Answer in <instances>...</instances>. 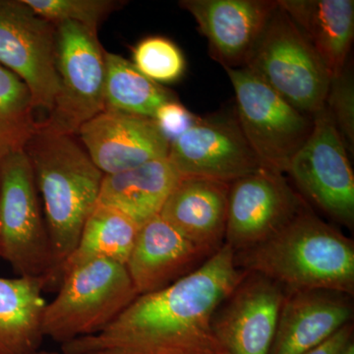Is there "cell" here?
<instances>
[{"label":"cell","mask_w":354,"mask_h":354,"mask_svg":"<svg viewBox=\"0 0 354 354\" xmlns=\"http://www.w3.org/2000/svg\"><path fill=\"white\" fill-rule=\"evenodd\" d=\"M247 272L223 245L194 271L138 295L106 328L62 344V354H223L214 314Z\"/></svg>","instance_id":"1"},{"label":"cell","mask_w":354,"mask_h":354,"mask_svg":"<svg viewBox=\"0 0 354 354\" xmlns=\"http://www.w3.org/2000/svg\"><path fill=\"white\" fill-rule=\"evenodd\" d=\"M235 264L271 279L286 292H354L353 241L307 209L269 239L235 252Z\"/></svg>","instance_id":"2"},{"label":"cell","mask_w":354,"mask_h":354,"mask_svg":"<svg viewBox=\"0 0 354 354\" xmlns=\"http://www.w3.org/2000/svg\"><path fill=\"white\" fill-rule=\"evenodd\" d=\"M25 151L43 198L53 261L51 286H59L60 269L97 205L104 174L71 135L50 131L39 123Z\"/></svg>","instance_id":"3"},{"label":"cell","mask_w":354,"mask_h":354,"mask_svg":"<svg viewBox=\"0 0 354 354\" xmlns=\"http://www.w3.org/2000/svg\"><path fill=\"white\" fill-rule=\"evenodd\" d=\"M138 297L124 264L95 260L64 274L57 297L46 304L44 337L62 344L106 328Z\"/></svg>","instance_id":"4"},{"label":"cell","mask_w":354,"mask_h":354,"mask_svg":"<svg viewBox=\"0 0 354 354\" xmlns=\"http://www.w3.org/2000/svg\"><path fill=\"white\" fill-rule=\"evenodd\" d=\"M0 257L19 276L43 279L51 286L50 239L25 149L0 158Z\"/></svg>","instance_id":"5"},{"label":"cell","mask_w":354,"mask_h":354,"mask_svg":"<svg viewBox=\"0 0 354 354\" xmlns=\"http://www.w3.org/2000/svg\"><path fill=\"white\" fill-rule=\"evenodd\" d=\"M245 67L298 111L325 108L332 77L279 4Z\"/></svg>","instance_id":"6"},{"label":"cell","mask_w":354,"mask_h":354,"mask_svg":"<svg viewBox=\"0 0 354 354\" xmlns=\"http://www.w3.org/2000/svg\"><path fill=\"white\" fill-rule=\"evenodd\" d=\"M225 71L247 142L265 169L286 174L291 158L311 134L313 116L291 106L246 67Z\"/></svg>","instance_id":"7"},{"label":"cell","mask_w":354,"mask_h":354,"mask_svg":"<svg viewBox=\"0 0 354 354\" xmlns=\"http://www.w3.org/2000/svg\"><path fill=\"white\" fill-rule=\"evenodd\" d=\"M55 67L59 91L48 120L39 125L73 136L106 109V62L97 32L73 22L55 25Z\"/></svg>","instance_id":"8"},{"label":"cell","mask_w":354,"mask_h":354,"mask_svg":"<svg viewBox=\"0 0 354 354\" xmlns=\"http://www.w3.org/2000/svg\"><path fill=\"white\" fill-rule=\"evenodd\" d=\"M309 138L291 158L286 174L302 194L327 215L351 227L354 221V176L348 150L324 108L313 115Z\"/></svg>","instance_id":"9"},{"label":"cell","mask_w":354,"mask_h":354,"mask_svg":"<svg viewBox=\"0 0 354 354\" xmlns=\"http://www.w3.org/2000/svg\"><path fill=\"white\" fill-rule=\"evenodd\" d=\"M0 64L24 81L35 108L50 113L59 91L55 25L23 0H0Z\"/></svg>","instance_id":"10"},{"label":"cell","mask_w":354,"mask_h":354,"mask_svg":"<svg viewBox=\"0 0 354 354\" xmlns=\"http://www.w3.org/2000/svg\"><path fill=\"white\" fill-rule=\"evenodd\" d=\"M305 209L285 174L262 167L230 183L225 243L234 252L257 245Z\"/></svg>","instance_id":"11"},{"label":"cell","mask_w":354,"mask_h":354,"mask_svg":"<svg viewBox=\"0 0 354 354\" xmlns=\"http://www.w3.org/2000/svg\"><path fill=\"white\" fill-rule=\"evenodd\" d=\"M167 160L180 177H202L232 183L262 169L242 132L236 114L200 116L169 145Z\"/></svg>","instance_id":"12"},{"label":"cell","mask_w":354,"mask_h":354,"mask_svg":"<svg viewBox=\"0 0 354 354\" xmlns=\"http://www.w3.org/2000/svg\"><path fill=\"white\" fill-rule=\"evenodd\" d=\"M285 295L278 283L247 272L214 314L223 354H270Z\"/></svg>","instance_id":"13"},{"label":"cell","mask_w":354,"mask_h":354,"mask_svg":"<svg viewBox=\"0 0 354 354\" xmlns=\"http://www.w3.org/2000/svg\"><path fill=\"white\" fill-rule=\"evenodd\" d=\"M223 68H241L259 43L278 7L274 0H183Z\"/></svg>","instance_id":"14"},{"label":"cell","mask_w":354,"mask_h":354,"mask_svg":"<svg viewBox=\"0 0 354 354\" xmlns=\"http://www.w3.org/2000/svg\"><path fill=\"white\" fill-rule=\"evenodd\" d=\"M77 134L104 176L129 171L169 155V142L155 120L145 116L104 109Z\"/></svg>","instance_id":"15"},{"label":"cell","mask_w":354,"mask_h":354,"mask_svg":"<svg viewBox=\"0 0 354 354\" xmlns=\"http://www.w3.org/2000/svg\"><path fill=\"white\" fill-rule=\"evenodd\" d=\"M349 295L329 290L286 292L270 354H304L351 323Z\"/></svg>","instance_id":"16"},{"label":"cell","mask_w":354,"mask_h":354,"mask_svg":"<svg viewBox=\"0 0 354 354\" xmlns=\"http://www.w3.org/2000/svg\"><path fill=\"white\" fill-rule=\"evenodd\" d=\"M230 185L202 177H181L160 216L211 256L225 239Z\"/></svg>","instance_id":"17"},{"label":"cell","mask_w":354,"mask_h":354,"mask_svg":"<svg viewBox=\"0 0 354 354\" xmlns=\"http://www.w3.org/2000/svg\"><path fill=\"white\" fill-rule=\"evenodd\" d=\"M206 255L160 215L140 227L127 267L137 295L162 290Z\"/></svg>","instance_id":"18"},{"label":"cell","mask_w":354,"mask_h":354,"mask_svg":"<svg viewBox=\"0 0 354 354\" xmlns=\"http://www.w3.org/2000/svg\"><path fill=\"white\" fill-rule=\"evenodd\" d=\"M330 77L348 64L354 38L353 0H278Z\"/></svg>","instance_id":"19"},{"label":"cell","mask_w":354,"mask_h":354,"mask_svg":"<svg viewBox=\"0 0 354 354\" xmlns=\"http://www.w3.org/2000/svg\"><path fill=\"white\" fill-rule=\"evenodd\" d=\"M181 177L167 158L102 178L97 204L118 209L140 227L160 215Z\"/></svg>","instance_id":"20"},{"label":"cell","mask_w":354,"mask_h":354,"mask_svg":"<svg viewBox=\"0 0 354 354\" xmlns=\"http://www.w3.org/2000/svg\"><path fill=\"white\" fill-rule=\"evenodd\" d=\"M44 288L43 279L0 278V353L29 354L41 349Z\"/></svg>","instance_id":"21"},{"label":"cell","mask_w":354,"mask_h":354,"mask_svg":"<svg viewBox=\"0 0 354 354\" xmlns=\"http://www.w3.org/2000/svg\"><path fill=\"white\" fill-rule=\"evenodd\" d=\"M140 225L118 209L97 204L88 216L73 252L59 272V285L70 270L95 260L127 264Z\"/></svg>","instance_id":"22"},{"label":"cell","mask_w":354,"mask_h":354,"mask_svg":"<svg viewBox=\"0 0 354 354\" xmlns=\"http://www.w3.org/2000/svg\"><path fill=\"white\" fill-rule=\"evenodd\" d=\"M106 109L153 118L158 109L176 95L153 82L120 55L104 51Z\"/></svg>","instance_id":"23"},{"label":"cell","mask_w":354,"mask_h":354,"mask_svg":"<svg viewBox=\"0 0 354 354\" xmlns=\"http://www.w3.org/2000/svg\"><path fill=\"white\" fill-rule=\"evenodd\" d=\"M34 109L24 81L0 64V158L25 149L38 127L32 118Z\"/></svg>","instance_id":"24"},{"label":"cell","mask_w":354,"mask_h":354,"mask_svg":"<svg viewBox=\"0 0 354 354\" xmlns=\"http://www.w3.org/2000/svg\"><path fill=\"white\" fill-rule=\"evenodd\" d=\"M132 64L147 78L160 84L176 82L186 68L183 51L171 39L149 37L133 50Z\"/></svg>","instance_id":"25"},{"label":"cell","mask_w":354,"mask_h":354,"mask_svg":"<svg viewBox=\"0 0 354 354\" xmlns=\"http://www.w3.org/2000/svg\"><path fill=\"white\" fill-rule=\"evenodd\" d=\"M37 15L53 25L73 22L97 32L100 23L120 6L111 0H23Z\"/></svg>","instance_id":"26"},{"label":"cell","mask_w":354,"mask_h":354,"mask_svg":"<svg viewBox=\"0 0 354 354\" xmlns=\"http://www.w3.org/2000/svg\"><path fill=\"white\" fill-rule=\"evenodd\" d=\"M351 62L341 74L330 79L325 109L341 135L348 152L354 149V80Z\"/></svg>","instance_id":"27"},{"label":"cell","mask_w":354,"mask_h":354,"mask_svg":"<svg viewBox=\"0 0 354 354\" xmlns=\"http://www.w3.org/2000/svg\"><path fill=\"white\" fill-rule=\"evenodd\" d=\"M199 118L200 116L195 115L177 100H174L160 106L153 120L171 145L172 142L190 129Z\"/></svg>","instance_id":"28"},{"label":"cell","mask_w":354,"mask_h":354,"mask_svg":"<svg viewBox=\"0 0 354 354\" xmlns=\"http://www.w3.org/2000/svg\"><path fill=\"white\" fill-rule=\"evenodd\" d=\"M353 342V326L349 323L333 335L320 346L304 354H344Z\"/></svg>","instance_id":"29"},{"label":"cell","mask_w":354,"mask_h":354,"mask_svg":"<svg viewBox=\"0 0 354 354\" xmlns=\"http://www.w3.org/2000/svg\"><path fill=\"white\" fill-rule=\"evenodd\" d=\"M1 354V353H0ZM29 354H59L57 353V351H43V349H39V351H35V353H29Z\"/></svg>","instance_id":"30"},{"label":"cell","mask_w":354,"mask_h":354,"mask_svg":"<svg viewBox=\"0 0 354 354\" xmlns=\"http://www.w3.org/2000/svg\"><path fill=\"white\" fill-rule=\"evenodd\" d=\"M344 354H354V342L348 346V349H346V353Z\"/></svg>","instance_id":"31"}]
</instances>
